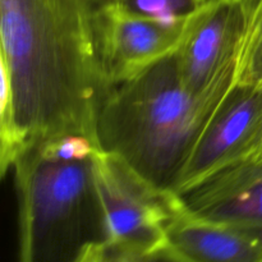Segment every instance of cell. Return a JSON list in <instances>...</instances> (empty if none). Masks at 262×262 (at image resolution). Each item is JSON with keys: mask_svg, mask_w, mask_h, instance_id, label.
I'll list each match as a JSON object with an SVG mask.
<instances>
[{"mask_svg": "<svg viewBox=\"0 0 262 262\" xmlns=\"http://www.w3.org/2000/svg\"><path fill=\"white\" fill-rule=\"evenodd\" d=\"M99 0H0V71L22 152L82 136L100 148L97 118L112 84L96 40Z\"/></svg>", "mask_w": 262, "mask_h": 262, "instance_id": "6da1fadb", "label": "cell"}, {"mask_svg": "<svg viewBox=\"0 0 262 262\" xmlns=\"http://www.w3.org/2000/svg\"><path fill=\"white\" fill-rule=\"evenodd\" d=\"M97 151L89 138L63 136L28 146L15 160L18 262H73L91 243H105L92 168Z\"/></svg>", "mask_w": 262, "mask_h": 262, "instance_id": "7a4b0ae2", "label": "cell"}, {"mask_svg": "<svg viewBox=\"0 0 262 262\" xmlns=\"http://www.w3.org/2000/svg\"><path fill=\"white\" fill-rule=\"evenodd\" d=\"M211 115L186 91L171 53L112 87L97 118V141L154 186L174 192Z\"/></svg>", "mask_w": 262, "mask_h": 262, "instance_id": "3957f363", "label": "cell"}, {"mask_svg": "<svg viewBox=\"0 0 262 262\" xmlns=\"http://www.w3.org/2000/svg\"><path fill=\"white\" fill-rule=\"evenodd\" d=\"M92 168L105 245L141 257L165 250L169 225L184 210L179 194L154 186L124 160L104 151L95 154Z\"/></svg>", "mask_w": 262, "mask_h": 262, "instance_id": "277c9868", "label": "cell"}, {"mask_svg": "<svg viewBox=\"0 0 262 262\" xmlns=\"http://www.w3.org/2000/svg\"><path fill=\"white\" fill-rule=\"evenodd\" d=\"M245 18L239 0H207L184 23L174 51L189 96L212 114L237 83Z\"/></svg>", "mask_w": 262, "mask_h": 262, "instance_id": "5b68a950", "label": "cell"}, {"mask_svg": "<svg viewBox=\"0 0 262 262\" xmlns=\"http://www.w3.org/2000/svg\"><path fill=\"white\" fill-rule=\"evenodd\" d=\"M262 133V87L235 84L200 133L177 183L182 194L255 148Z\"/></svg>", "mask_w": 262, "mask_h": 262, "instance_id": "8992f818", "label": "cell"}, {"mask_svg": "<svg viewBox=\"0 0 262 262\" xmlns=\"http://www.w3.org/2000/svg\"><path fill=\"white\" fill-rule=\"evenodd\" d=\"M184 23L159 22L99 4L97 49L112 87L174 53L181 42Z\"/></svg>", "mask_w": 262, "mask_h": 262, "instance_id": "52a82bcc", "label": "cell"}, {"mask_svg": "<svg viewBox=\"0 0 262 262\" xmlns=\"http://www.w3.org/2000/svg\"><path fill=\"white\" fill-rule=\"evenodd\" d=\"M189 214L245 228H262V158L245 156L179 194Z\"/></svg>", "mask_w": 262, "mask_h": 262, "instance_id": "ba28073f", "label": "cell"}, {"mask_svg": "<svg viewBox=\"0 0 262 262\" xmlns=\"http://www.w3.org/2000/svg\"><path fill=\"white\" fill-rule=\"evenodd\" d=\"M164 251L178 262H262V228L201 219L184 207L169 225Z\"/></svg>", "mask_w": 262, "mask_h": 262, "instance_id": "9c48e42d", "label": "cell"}, {"mask_svg": "<svg viewBox=\"0 0 262 262\" xmlns=\"http://www.w3.org/2000/svg\"><path fill=\"white\" fill-rule=\"evenodd\" d=\"M239 2L245 18V32L235 84L262 87V0Z\"/></svg>", "mask_w": 262, "mask_h": 262, "instance_id": "30bf717a", "label": "cell"}, {"mask_svg": "<svg viewBox=\"0 0 262 262\" xmlns=\"http://www.w3.org/2000/svg\"><path fill=\"white\" fill-rule=\"evenodd\" d=\"M206 2L207 0H99V4L159 22L184 23Z\"/></svg>", "mask_w": 262, "mask_h": 262, "instance_id": "8fae6325", "label": "cell"}, {"mask_svg": "<svg viewBox=\"0 0 262 262\" xmlns=\"http://www.w3.org/2000/svg\"><path fill=\"white\" fill-rule=\"evenodd\" d=\"M107 250H109V247L105 243H91L79 253L78 257L73 262H105Z\"/></svg>", "mask_w": 262, "mask_h": 262, "instance_id": "7c38bea8", "label": "cell"}, {"mask_svg": "<svg viewBox=\"0 0 262 262\" xmlns=\"http://www.w3.org/2000/svg\"><path fill=\"white\" fill-rule=\"evenodd\" d=\"M105 262H141V256L130 255V253L109 248Z\"/></svg>", "mask_w": 262, "mask_h": 262, "instance_id": "4fadbf2b", "label": "cell"}, {"mask_svg": "<svg viewBox=\"0 0 262 262\" xmlns=\"http://www.w3.org/2000/svg\"><path fill=\"white\" fill-rule=\"evenodd\" d=\"M141 262H178L174 260L170 255L165 252V251H160V252L152 253V255L143 256L141 257Z\"/></svg>", "mask_w": 262, "mask_h": 262, "instance_id": "5bb4252c", "label": "cell"}, {"mask_svg": "<svg viewBox=\"0 0 262 262\" xmlns=\"http://www.w3.org/2000/svg\"><path fill=\"white\" fill-rule=\"evenodd\" d=\"M246 156H253V158H262V133H261V137H260V141L257 142V145L255 146V148H253L251 152H248ZM245 158V156H243Z\"/></svg>", "mask_w": 262, "mask_h": 262, "instance_id": "9a60e30c", "label": "cell"}]
</instances>
